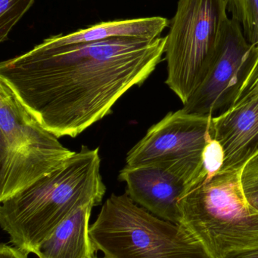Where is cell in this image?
Instances as JSON below:
<instances>
[{
  "instance_id": "5b68a950",
  "label": "cell",
  "mask_w": 258,
  "mask_h": 258,
  "mask_svg": "<svg viewBox=\"0 0 258 258\" xmlns=\"http://www.w3.org/2000/svg\"><path fill=\"white\" fill-rule=\"evenodd\" d=\"M225 0H179L166 36V84L186 104L218 59L227 24Z\"/></svg>"
},
{
  "instance_id": "277c9868",
  "label": "cell",
  "mask_w": 258,
  "mask_h": 258,
  "mask_svg": "<svg viewBox=\"0 0 258 258\" xmlns=\"http://www.w3.org/2000/svg\"><path fill=\"white\" fill-rule=\"evenodd\" d=\"M240 171L220 172L190 186L179 203L180 225L211 258L258 245V212L244 197Z\"/></svg>"
},
{
  "instance_id": "ac0fdd59",
  "label": "cell",
  "mask_w": 258,
  "mask_h": 258,
  "mask_svg": "<svg viewBox=\"0 0 258 258\" xmlns=\"http://www.w3.org/2000/svg\"><path fill=\"white\" fill-rule=\"evenodd\" d=\"M223 258H258V245L251 248L235 250L229 252Z\"/></svg>"
},
{
  "instance_id": "30bf717a",
  "label": "cell",
  "mask_w": 258,
  "mask_h": 258,
  "mask_svg": "<svg viewBox=\"0 0 258 258\" xmlns=\"http://www.w3.org/2000/svg\"><path fill=\"white\" fill-rule=\"evenodd\" d=\"M212 131L224 150V165L220 172L240 171L258 155V94L213 117Z\"/></svg>"
},
{
  "instance_id": "3957f363",
  "label": "cell",
  "mask_w": 258,
  "mask_h": 258,
  "mask_svg": "<svg viewBox=\"0 0 258 258\" xmlns=\"http://www.w3.org/2000/svg\"><path fill=\"white\" fill-rule=\"evenodd\" d=\"M89 236L107 258H211L185 227L156 216L127 192L107 199Z\"/></svg>"
},
{
  "instance_id": "52a82bcc",
  "label": "cell",
  "mask_w": 258,
  "mask_h": 258,
  "mask_svg": "<svg viewBox=\"0 0 258 258\" xmlns=\"http://www.w3.org/2000/svg\"><path fill=\"white\" fill-rule=\"evenodd\" d=\"M257 54L258 45L248 43L241 26L230 19L218 59L182 109L190 114L212 117L227 111L236 102Z\"/></svg>"
},
{
  "instance_id": "4fadbf2b",
  "label": "cell",
  "mask_w": 258,
  "mask_h": 258,
  "mask_svg": "<svg viewBox=\"0 0 258 258\" xmlns=\"http://www.w3.org/2000/svg\"><path fill=\"white\" fill-rule=\"evenodd\" d=\"M227 12L242 27L248 43L258 45V0H225Z\"/></svg>"
},
{
  "instance_id": "2e32d148",
  "label": "cell",
  "mask_w": 258,
  "mask_h": 258,
  "mask_svg": "<svg viewBox=\"0 0 258 258\" xmlns=\"http://www.w3.org/2000/svg\"><path fill=\"white\" fill-rule=\"evenodd\" d=\"M256 94H258V54L252 71L242 86L235 104Z\"/></svg>"
},
{
  "instance_id": "ba28073f",
  "label": "cell",
  "mask_w": 258,
  "mask_h": 258,
  "mask_svg": "<svg viewBox=\"0 0 258 258\" xmlns=\"http://www.w3.org/2000/svg\"><path fill=\"white\" fill-rule=\"evenodd\" d=\"M202 170L203 162L197 161L126 165L119 179L136 204L162 219L180 224V199L200 180Z\"/></svg>"
},
{
  "instance_id": "7a4b0ae2",
  "label": "cell",
  "mask_w": 258,
  "mask_h": 258,
  "mask_svg": "<svg viewBox=\"0 0 258 258\" xmlns=\"http://www.w3.org/2000/svg\"><path fill=\"white\" fill-rule=\"evenodd\" d=\"M99 149L82 146L60 168L2 202L0 224L11 243L28 254L78 209L101 204L106 186Z\"/></svg>"
},
{
  "instance_id": "9a60e30c",
  "label": "cell",
  "mask_w": 258,
  "mask_h": 258,
  "mask_svg": "<svg viewBox=\"0 0 258 258\" xmlns=\"http://www.w3.org/2000/svg\"><path fill=\"white\" fill-rule=\"evenodd\" d=\"M240 183L247 203L258 212V155L241 170Z\"/></svg>"
},
{
  "instance_id": "5bb4252c",
  "label": "cell",
  "mask_w": 258,
  "mask_h": 258,
  "mask_svg": "<svg viewBox=\"0 0 258 258\" xmlns=\"http://www.w3.org/2000/svg\"><path fill=\"white\" fill-rule=\"evenodd\" d=\"M35 0H0V42L9 38V33L30 10Z\"/></svg>"
},
{
  "instance_id": "7c38bea8",
  "label": "cell",
  "mask_w": 258,
  "mask_h": 258,
  "mask_svg": "<svg viewBox=\"0 0 258 258\" xmlns=\"http://www.w3.org/2000/svg\"><path fill=\"white\" fill-rule=\"evenodd\" d=\"M93 207L83 206L59 224L39 247L38 258H95L89 225Z\"/></svg>"
},
{
  "instance_id": "6da1fadb",
  "label": "cell",
  "mask_w": 258,
  "mask_h": 258,
  "mask_svg": "<svg viewBox=\"0 0 258 258\" xmlns=\"http://www.w3.org/2000/svg\"><path fill=\"white\" fill-rule=\"evenodd\" d=\"M166 36L113 38L31 50L0 63V80L44 128L76 138L140 86L162 60Z\"/></svg>"
},
{
  "instance_id": "9c48e42d",
  "label": "cell",
  "mask_w": 258,
  "mask_h": 258,
  "mask_svg": "<svg viewBox=\"0 0 258 258\" xmlns=\"http://www.w3.org/2000/svg\"><path fill=\"white\" fill-rule=\"evenodd\" d=\"M212 119L183 109L171 112L129 151L127 165L203 160L204 148L214 136Z\"/></svg>"
},
{
  "instance_id": "d6986e66",
  "label": "cell",
  "mask_w": 258,
  "mask_h": 258,
  "mask_svg": "<svg viewBox=\"0 0 258 258\" xmlns=\"http://www.w3.org/2000/svg\"><path fill=\"white\" fill-rule=\"evenodd\" d=\"M95 258H107V257H95Z\"/></svg>"
},
{
  "instance_id": "8fae6325",
  "label": "cell",
  "mask_w": 258,
  "mask_h": 258,
  "mask_svg": "<svg viewBox=\"0 0 258 258\" xmlns=\"http://www.w3.org/2000/svg\"><path fill=\"white\" fill-rule=\"evenodd\" d=\"M169 25L167 18L159 16L105 21L68 34L49 36L36 45L44 48H58L124 37L154 40L161 37L162 32Z\"/></svg>"
},
{
  "instance_id": "8992f818",
  "label": "cell",
  "mask_w": 258,
  "mask_h": 258,
  "mask_svg": "<svg viewBox=\"0 0 258 258\" xmlns=\"http://www.w3.org/2000/svg\"><path fill=\"white\" fill-rule=\"evenodd\" d=\"M75 152L59 141L0 80V202L64 165Z\"/></svg>"
},
{
  "instance_id": "e0dca14e",
  "label": "cell",
  "mask_w": 258,
  "mask_h": 258,
  "mask_svg": "<svg viewBox=\"0 0 258 258\" xmlns=\"http://www.w3.org/2000/svg\"><path fill=\"white\" fill-rule=\"evenodd\" d=\"M28 253L18 247L2 243L0 245V258H28Z\"/></svg>"
}]
</instances>
